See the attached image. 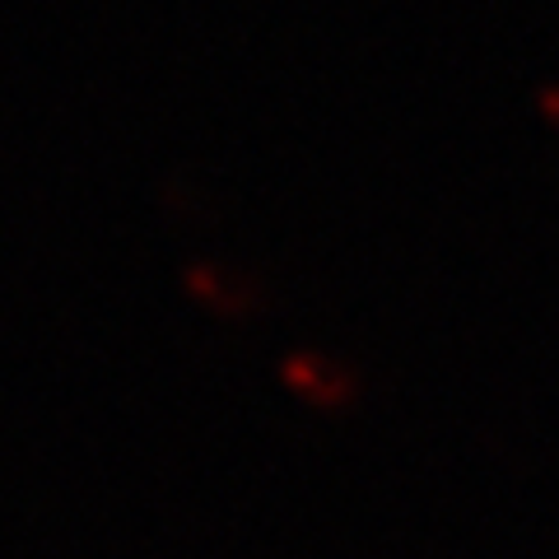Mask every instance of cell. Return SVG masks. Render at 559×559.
<instances>
[{
    "label": "cell",
    "instance_id": "1",
    "mask_svg": "<svg viewBox=\"0 0 559 559\" xmlns=\"http://www.w3.org/2000/svg\"><path fill=\"white\" fill-rule=\"evenodd\" d=\"M280 378H285L304 401H312V406H322V411L345 406L349 392H355L349 369H341L331 355H318V349H294V355L285 359V369H280Z\"/></svg>",
    "mask_w": 559,
    "mask_h": 559
},
{
    "label": "cell",
    "instance_id": "3",
    "mask_svg": "<svg viewBox=\"0 0 559 559\" xmlns=\"http://www.w3.org/2000/svg\"><path fill=\"white\" fill-rule=\"evenodd\" d=\"M546 108H550V117L559 121V90H550V98H546Z\"/></svg>",
    "mask_w": 559,
    "mask_h": 559
},
{
    "label": "cell",
    "instance_id": "2",
    "mask_svg": "<svg viewBox=\"0 0 559 559\" xmlns=\"http://www.w3.org/2000/svg\"><path fill=\"white\" fill-rule=\"evenodd\" d=\"M187 289L197 294L205 308L224 312V318H242V312L257 308V285L234 266H210V261H197V266H187Z\"/></svg>",
    "mask_w": 559,
    "mask_h": 559
}]
</instances>
